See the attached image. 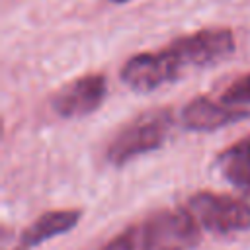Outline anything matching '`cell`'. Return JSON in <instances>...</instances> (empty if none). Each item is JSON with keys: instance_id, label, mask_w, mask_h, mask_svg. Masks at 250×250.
<instances>
[{"instance_id": "30bf717a", "label": "cell", "mask_w": 250, "mask_h": 250, "mask_svg": "<svg viewBox=\"0 0 250 250\" xmlns=\"http://www.w3.org/2000/svg\"><path fill=\"white\" fill-rule=\"evenodd\" d=\"M221 102L227 105H244L250 104V72L234 80L221 96Z\"/></svg>"}, {"instance_id": "9c48e42d", "label": "cell", "mask_w": 250, "mask_h": 250, "mask_svg": "<svg viewBox=\"0 0 250 250\" xmlns=\"http://www.w3.org/2000/svg\"><path fill=\"white\" fill-rule=\"evenodd\" d=\"M223 178L242 191H250V135L230 145L217 156Z\"/></svg>"}, {"instance_id": "52a82bcc", "label": "cell", "mask_w": 250, "mask_h": 250, "mask_svg": "<svg viewBox=\"0 0 250 250\" xmlns=\"http://www.w3.org/2000/svg\"><path fill=\"white\" fill-rule=\"evenodd\" d=\"M244 117H248L246 109L227 105L223 102L219 104V102H213L203 96L193 98L182 109V123H184V127H188L191 131H215L219 127L240 121Z\"/></svg>"}, {"instance_id": "277c9868", "label": "cell", "mask_w": 250, "mask_h": 250, "mask_svg": "<svg viewBox=\"0 0 250 250\" xmlns=\"http://www.w3.org/2000/svg\"><path fill=\"white\" fill-rule=\"evenodd\" d=\"M168 49L182 68L209 66L234 53V35L229 27H207L176 39Z\"/></svg>"}, {"instance_id": "6da1fadb", "label": "cell", "mask_w": 250, "mask_h": 250, "mask_svg": "<svg viewBox=\"0 0 250 250\" xmlns=\"http://www.w3.org/2000/svg\"><path fill=\"white\" fill-rule=\"evenodd\" d=\"M199 242V225L184 209H162L127 227L102 250H189Z\"/></svg>"}, {"instance_id": "8fae6325", "label": "cell", "mask_w": 250, "mask_h": 250, "mask_svg": "<svg viewBox=\"0 0 250 250\" xmlns=\"http://www.w3.org/2000/svg\"><path fill=\"white\" fill-rule=\"evenodd\" d=\"M109 2H113V4H125V2H129V0H109Z\"/></svg>"}, {"instance_id": "3957f363", "label": "cell", "mask_w": 250, "mask_h": 250, "mask_svg": "<svg viewBox=\"0 0 250 250\" xmlns=\"http://www.w3.org/2000/svg\"><path fill=\"white\" fill-rule=\"evenodd\" d=\"M188 209L199 227L215 234L242 232L250 229V205L225 193L199 191L189 197Z\"/></svg>"}, {"instance_id": "7a4b0ae2", "label": "cell", "mask_w": 250, "mask_h": 250, "mask_svg": "<svg viewBox=\"0 0 250 250\" xmlns=\"http://www.w3.org/2000/svg\"><path fill=\"white\" fill-rule=\"evenodd\" d=\"M172 115L168 109H152L123 125L111 139L105 156L111 164L123 166L137 156L160 148L170 133Z\"/></svg>"}, {"instance_id": "ba28073f", "label": "cell", "mask_w": 250, "mask_h": 250, "mask_svg": "<svg viewBox=\"0 0 250 250\" xmlns=\"http://www.w3.org/2000/svg\"><path fill=\"white\" fill-rule=\"evenodd\" d=\"M78 221H80V211H76V209H57V211L43 213L33 225H29L21 232V242L18 248L27 250V248L37 246L53 236L68 232L70 229H74L78 225Z\"/></svg>"}, {"instance_id": "8992f818", "label": "cell", "mask_w": 250, "mask_h": 250, "mask_svg": "<svg viewBox=\"0 0 250 250\" xmlns=\"http://www.w3.org/2000/svg\"><path fill=\"white\" fill-rule=\"evenodd\" d=\"M107 84L102 74H86L64 84L51 100L53 109L66 119L84 117L96 111L105 100Z\"/></svg>"}, {"instance_id": "5b68a950", "label": "cell", "mask_w": 250, "mask_h": 250, "mask_svg": "<svg viewBox=\"0 0 250 250\" xmlns=\"http://www.w3.org/2000/svg\"><path fill=\"white\" fill-rule=\"evenodd\" d=\"M182 66L170 49L154 51V53H139L131 57L121 68V80L135 92L146 94L152 92L166 82H172L180 76Z\"/></svg>"}]
</instances>
